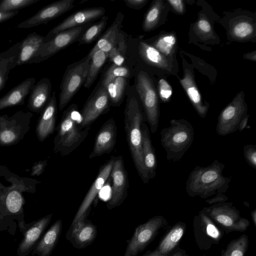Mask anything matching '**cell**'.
I'll return each instance as SVG.
<instances>
[{"mask_svg":"<svg viewBox=\"0 0 256 256\" xmlns=\"http://www.w3.org/2000/svg\"><path fill=\"white\" fill-rule=\"evenodd\" d=\"M170 256H189L186 252L178 246L174 250Z\"/></svg>","mask_w":256,"mask_h":256,"instance_id":"obj_52","label":"cell"},{"mask_svg":"<svg viewBox=\"0 0 256 256\" xmlns=\"http://www.w3.org/2000/svg\"><path fill=\"white\" fill-rule=\"evenodd\" d=\"M167 224L164 216H157L139 225L128 243L124 256H136L154 240L159 230Z\"/></svg>","mask_w":256,"mask_h":256,"instance_id":"obj_10","label":"cell"},{"mask_svg":"<svg viewBox=\"0 0 256 256\" xmlns=\"http://www.w3.org/2000/svg\"><path fill=\"white\" fill-rule=\"evenodd\" d=\"M19 10L12 12L0 11V24L14 18L16 16Z\"/></svg>","mask_w":256,"mask_h":256,"instance_id":"obj_48","label":"cell"},{"mask_svg":"<svg viewBox=\"0 0 256 256\" xmlns=\"http://www.w3.org/2000/svg\"><path fill=\"white\" fill-rule=\"evenodd\" d=\"M126 79L124 77H118L112 80L104 86L113 105L118 106L120 104L126 86Z\"/></svg>","mask_w":256,"mask_h":256,"instance_id":"obj_34","label":"cell"},{"mask_svg":"<svg viewBox=\"0 0 256 256\" xmlns=\"http://www.w3.org/2000/svg\"><path fill=\"white\" fill-rule=\"evenodd\" d=\"M40 182L21 177L6 166L0 165V231L14 236L16 227L21 232L26 224L24 193L34 194Z\"/></svg>","mask_w":256,"mask_h":256,"instance_id":"obj_1","label":"cell"},{"mask_svg":"<svg viewBox=\"0 0 256 256\" xmlns=\"http://www.w3.org/2000/svg\"><path fill=\"white\" fill-rule=\"evenodd\" d=\"M124 18V14L120 12H118L112 24L100 36L95 46L88 54L90 58L98 50H101L106 54H108L120 32Z\"/></svg>","mask_w":256,"mask_h":256,"instance_id":"obj_26","label":"cell"},{"mask_svg":"<svg viewBox=\"0 0 256 256\" xmlns=\"http://www.w3.org/2000/svg\"><path fill=\"white\" fill-rule=\"evenodd\" d=\"M105 12V8L102 7L90 8L76 11L52 28L44 36V42L61 32L82 26L102 18Z\"/></svg>","mask_w":256,"mask_h":256,"instance_id":"obj_16","label":"cell"},{"mask_svg":"<svg viewBox=\"0 0 256 256\" xmlns=\"http://www.w3.org/2000/svg\"><path fill=\"white\" fill-rule=\"evenodd\" d=\"M252 26L248 22H242L237 24L234 28V34L240 38L247 37L253 32Z\"/></svg>","mask_w":256,"mask_h":256,"instance_id":"obj_42","label":"cell"},{"mask_svg":"<svg viewBox=\"0 0 256 256\" xmlns=\"http://www.w3.org/2000/svg\"><path fill=\"white\" fill-rule=\"evenodd\" d=\"M116 138V126L113 118L108 120L100 129L89 158L108 154L114 149Z\"/></svg>","mask_w":256,"mask_h":256,"instance_id":"obj_21","label":"cell"},{"mask_svg":"<svg viewBox=\"0 0 256 256\" xmlns=\"http://www.w3.org/2000/svg\"><path fill=\"white\" fill-rule=\"evenodd\" d=\"M228 200V196L225 194L219 193L214 196L207 198L205 200V202L210 206L218 203H222L226 202Z\"/></svg>","mask_w":256,"mask_h":256,"instance_id":"obj_46","label":"cell"},{"mask_svg":"<svg viewBox=\"0 0 256 256\" xmlns=\"http://www.w3.org/2000/svg\"><path fill=\"white\" fill-rule=\"evenodd\" d=\"M40 0H2L0 1V11L19 10L34 4Z\"/></svg>","mask_w":256,"mask_h":256,"instance_id":"obj_39","label":"cell"},{"mask_svg":"<svg viewBox=\"0 0 256 256\" xmlns=\"http://www.w3.org/2000/svg\"><path fill=\"white\" fill-rule=\"evenodd\" d=\"M246 112L243 96L239 94L220 113L216 126L218 134L225 136L237 131Z\"/></svg>","mask_w":256,"mask_h":256,"instance_id":"obj_12","label":"cell"},{"mask_svg":"<svg viewBox=\"0 0 256 256\" xmlns=\"http://www.w3.org/2000/svg\"><path fill=\"white\" fill-rule=\"evenodd\" d=\"M108 18L104 16L100 20L90 27L79 39L80 44H88L94 41L105 28Z\"/></svg>","mask_w":256,"mask_h":256,"instance_id":"obj_37","label":"cell"},{"mask_svg":"<svg viewBox=\"0 0 256 256\" xmlns=\"http://www.w3.org/2000/svg\"><path fill=\"white\" fill-rule=\"evenodd\" d=\"M248 244V236L242 234L238 238L232 240L226 248L222 250L220 256H245Z\"/></svg>","mask_w":256,"mask_h":256,"instance_id":"obj_35","label":"cell"},{"mask_svg":"<svg viewBox=\"0 0 256 256\" xmlns=\"http://www.w3.org/2000/svg\"><path fill=\"white\" fill-rule=\"evenodd\" d=\"M198 26L200 30L204 32H208L211 30V26L210 22L206 20H200L198 23Z\"/></svg>","mask_w":256,"mask_h":256,"instance_id":"obj_50","label":"cell"},{"mask_svg":"<svg viewBox=\"0 0 256 256\" xmlns=\"http://www.w3.org/2000/svg\"><path fill=\"white\" fill-rule=\"evenodd\" d=\"M162 2L160 0L154 2L146 12L143 22V29L149 31L153 29L157 24L160 18Z\"/></svg>","mask_w":256,"mask_h":256,"instance_id":"obj_38","label":"cell"},{"mask_svg":"<svg viewBox=\"0 0 256 256\" xmlns=\"http://www.w3.org/2000/svg\"><path fill=\"white\" fill-rule=\"evenodd\" d=\"M112 180L111 194L106 206L109 210L120 206L127 196L128 180L122 156L114 157L110 173Z\"/></svg>","mask_w":256,"mask_h":256,"instance_id":"obj_14","label":"cell"},{"mask_svg":"<svg viewBox=\"0 0 256 256\" xmlns=\"http://www.w3.org/2000/svg\"><path fill=\"white\" fill-rule=\"evenodd\" d=\"M90 58L88 54L66 68L60 86L58 108L62 110L70 101L86 78Z\"/></svg>","mask_w":256,"mask_h":256,"instance_id":"obj_8","label":"cell"},{"mask_svg":"<svg viewBox=\"0 0 256 256\" xmlns=\"http://www.w3.org/2000/svg\"><path fill=\"white\" fill-rule=\"evenodd\" d=\"M52 214L46 216L30 224H26L21 231L23 238L16 250L18 256H28L50 222Z\"/></svg>","mask_w":256,"mask_h":256,"instance_id":"obj_19","label":"cell"},{"mask_svg":"<svg viewBox=\"0 0 256 256\" xmlns=\"http://www.w3.org/2000/svg\"><path fill=\"white\" fill-rule=\"evenodd\" d=\"M159 94L163 101H168L171 97L172 90L171 86L163 78L160 79L158 82Z\"/></svg>","mask_w":256,"mask_h":256,"instance_id":"obj_44","label":"cell"},{"mask_svg":"<svg viewBox=\"0 0 256 256\" xmlns=\"http://www.w3.org/2000/svg\"><path fill=\"white\" fill-rule=\"evenodd\" d=\"M180 82L198 115L201 118H204L208 106L203 104L201 96L196 86L191 72L188 70H186L184 76L180 80Z\"/></svg>","mask_w":256,"mask_h":256,"instance_id":"obj_31","label":"cell"},{"mask_svg":"<svg viewBox=\"0 0 256 256\" xmlns=\"http://www.w3.org/2000/svg\"><path fill=\"white\" fill-rule=\"evenodd\" d=\"M250 216L254 226H256V209H254L250 212Z\"/></svg>","mask_w":256,"mask_h":256,"instance_id":"obj_54","label":"cell"},{"mask_svg":"<svg viewBox=\"0 0 256 256\" xmlns=\"http://www.w3.org/2000/svg\"><path fill=\"white\" fill-rule=\"evenodd\" d=\"M168 2L177 12H183L184 4L182 0H170Z\"/></svg>","mask_w":256,"mask_h":256,"instance_id":"obj_49","label":"cell"},{"mask_svg":"<svg viewBox=\"0 0 256 256\" xmlns=\"http://www.w3.org/2000/svg\"><path fill=\"white\" fill-rule=\"evenodd\" d=\"M90 210L84 214L76 222L72 224L66 233V238L76 248H86L92 243L96 236V226L87 219Z\"/></svg>","mask_w":256,"mask_h":256,"instance_id":"obj_15","label":"cell"},{"mask_svg":"<svg viewBox=\"0 0 256 256\" xmlns=\"http://www.w3.org/2000/svg\"><path fill=\"white\" fill-rule=\"evenodd\" d=\"M20 42L0 53V91L5 86L10 70L16 66Z\"/></svg>","mask_w":256,"mask_h":256,"instance_id":"obj_30","label":"cell"},{"mask_svg":"<svg viewBox=\"0 0 256 256\" xmlns=\"http://www.w3.org/2000/svg\"><path fill=\"white\" fill-rule=\"evenodd\" d=\"M186 224L182 222L175 224L166 234L156 248L164 255L170 254L178 246L186 230Z\"/></svg>","mask_w":256,"mask_h":256,"instance_id":"obj_29","label":"cell"},{"mask_svg":"<svg viewBox=\"0 0 256 256\" xmlns=\"http://www.w3.org/2000/svg\"><path fill=\"white\" fill-rule=\"evenodd\" d=\"M168 127L160 132V142L166 152V159L176 162L182 159L193 143L194 130L184 119H172Z\"/></svg>","mask_w":256,"mask_h":256,"instance_id":"obj_5","label":"cell"},{"mask_svg":"<svg viewBox=\"0 0 256 256\" xmlns=\"http://www.w3.org/2000/svg\"><path fill=\"white\" fill-rule=\"evenodd\" d=\"M130 73L128 68L113 64L105 72L101 85L104 86L112 80L118 77L127 78Z\"/></svg>","mask_w":256,"mask_h":256,"instance_id":"obj_40","label":"cell"},{"mask_svg":"<svg viewBox=\"0 0 256 256\" xmlns=\"http://www.w3.org/2000/svg\"><path fill=\"white\" fill-rule=\"evenodd\" d=\"M75 0H60L52 2L40 10L36 14L18 24L17 28H29L46 24L62 14L72 10Z\"/></svg>","mask_w":256,"mask_h":256,"instance_id":"obj_17","label":"cell"},{"mask_svg":"<svg viewBox=\"0 0 256 256\" xmlns=\"http://www.w3.org/2000/svg\"><path fill=\"white\" fill-rule=\"evenodd\" d=\"M124 115L126 140L132 159L142 182L147 184L150 179L144 165L142 152V125L144 116L135 97H128Z\"/></svg>","mask_w":256,"mask_h":256,"instance_id":"obj_3","label":"cell"},{"mask_svg":"<svg viewBox=\"0 0 256 256\" xmlns=\"http://www.w3.org/2000/svg\"><path fill=\"white\" fill-rule=\"evenodd\" d=\"M114 159V157L112 156L100 169L96 180L84 198L72 224L76 222L84 214L90 210L92 203L110 177Z\"/></svg>","mask_w":256,"mask_h":256,"instance_id":"obj_20","label":"cell"},{"mask_svg":"<svg viewBox=\"0 0 256 256\" xmlns=\"http://www.w3.org/2000/svg\"><path fill=\"white\" fill-rule=\"evenodd\" d=\"M47 164V160H40L34 163L31 168L30 176H40L41 175L44 171Z\"/></svg>","mask_w":256,"mask_h":256,"instance_id":"obj_45","label":"cell"},{"mask_svg":"<svg viewBox=\"0 0 256 256\" xmlns=\"http://www.w3.org/2000/svg\"><path fill=\"white\" fill-rule=\"evenodd\" d=\"M138 51L141 58L148 64L170 70V64L166 58L155 48L140 41Z\"/></svg>","mask_w":256,"mask_h":256,"instance_id":"obj_32","label":"cell"},{"mask_svg":"<svg viewBox=\"0 0 256 256\" xmlns=\"http://www.w3.org/2000/svg\"><path fill=\"white\" fill-rule=\"evenodd\" d=\"M225 166L217 160L206 166H196L186 180L187 194L190 197L207 199L219 193L225 194L231 182L230 178L222 174Z\"/></svg>","mask_w":256,"mask_h":256,"instance_id":"obj_2","label":"cell"},{"mask_svg":"<svg viewBox=\"0 0 256 256\" xmlns=\"http://www.w3.org/2000/svg\"><path fill=\"white\" fill-rule=\"evenodd\" d=\"M136 90L142 104L150 131L154 134L158 130L159 123L158 98L151 79L143 71H140L138 75Z\"/></svg>","mask_w":256,"mask_h":256,"instance_id":"obj_9","label":"cell"},{"mask_svg":"<svg viewBox=\"0 0 256 256\" xmlns=\"http://www.w3.org/2000/svg\"><path fill=\"white\" fill-rule=\"evenodd\" d=\"M82 30V26H80L58 33L41 46L38 51L28 64L42 62L66 48L78 39Z\"/></svg>","mask_w":256,"mask_h":256,"instance_id":"obj_13","label":"cell"},{"mask_svg":"<svg viewBox=\"0 0 256 256\" xmlns=\"http://www.w3.org/2000/svg\"><path fill=\"white\" fill-rule=\"evenodd\" d=\"M36 78H28L8 91L0 98V110L6 108L22 105L36 84Z\"/></svg>","mask_w":256,"mask_h":256,"instance_id":"obj_24","label":"cell"},{"mask_svg":"<svg viewBox=\"0 0 256 256\" xmlns=\"http://www.w3.org/2000/svg\"><path fill=\"white\" fill-rule=\"evenodd\" d=\"M126 48L124 38L123 34L120 32L114 46L107 54L108 58L114 64L121 66L124 60Z\"/></svg>","mask_w":256,"mask_h":256,"instance_id":"obj_36","label":"cell"},{"mask_svg":"<svg viewBox=\"0 0 256 256\" xmlns=\"http://www.w3.org/2000/svg\"><path fill=\"white\" fill-rule=\"evenodd\" d=\"M244 156L250 166L256 170V146L254 144L244 145L243 149Z\"/></svg>","mask_w":256,"mask_h":256,"instance_id":"obj_43","label":"cell"},{"mask_svg":"<svg viewBox=\"0 0 256 256\" xmlns=\"http://www.w3.org/2000/svg\"><path fill=\"white\" fill-rule=\"evenodd\" d=\"M107 58L106 54L101 50L96 51L91 56L86 78L84 84V88H88L92 86Z\"/></svg>","mask_w":256,"mask_h":256,"instance_id":"obj_33","label":"cell"},{"mask_svg":"<svg viewBox=\"0 0 256 256\" xmlns=\"http://www.w3.org/2000/svg\"><path fill=\"white\" fill-rule=\"evenodd\" d=\"M224 232H244L250 221L240 216V212L230 202H224L204 207L202 210Z\"/></svg>","mask_w":256,"mask_h":256,"instance_id":"obj_6","label":"cell"},{"mask_svg":"<svg viewBox=\"0 0 256 256\" xmlns=\"http://www.w3.org/2000/svg\"><path fill=\"white\" fill-rule=\"evenodd\" d=\"M44 36L36 32L28 34L20 42L16 66L28 64L44 44Z\"/></svg>","mask_w":256,"mask_h":256,"instance_id":"obj_27","label":"cell"},{"mask_svg":"<svg viewBox=\"0 0 256 256\" xmlns=\"http://www.w3.org/2000/svg\"><path fill=\"white\" fill-rule=\"evenodd\" d=\"M32 116V112L24 110L0 116V146H14L22 140L30 128Z\"/></svg>","mask_w":256,"mask_h":256,"instance_id":"obj_7","label":"cell"},{"mask_svg":"<svg viewBox=\"0 0 256 256\" xmlns=\"http://www.w3.org/2000/svg\"><path fill=\"white\" fill-rule=\"evenodd\" d=\"M142 256H169V255L162 254L156 248L154 250L148 252Z\"/></svg>","mask_w":256,"mask_h":256,"instance_id":"obj_53","label":"cell"},{"mask_svg":"<svg viewBox=\"0 0 256 256\" xmlns=\"http://www.w3.org/2000/svg\"><path fill=\"white\" fill-rule=\"evenodd\" d=\"M176 42V38L173 35H166L160 37L155 44V48L160 52L166 55L170 54Z\"/></svg>","mask_w":256,"mask_h":256,"instance_id":"obj_41","label":"cell"},{"mask_svg":"<svg viewBox=\"0 0 256 256\" xmlns=\"http://www.w3.org/2000/svg\"><path fill=\"white\" fill-rule=\"evenodd\" d=\"M62 222L58 220L44 234L38 242L35 245L32 254L38 256H50L56 247L62 230Z\"/></svg>","mask_w":256,"mask_h":256,"instance_id":"obj_25","label":"cell"},{"mask_svg":"<svg viewBox=\"0 0 256 256\" xmlns=\"http://www.w3.org/2000/svg\"><path fill=\"white\" fill-rule=\"evenodd\" d=\"M124 2L128 7L138 10L146 3L147 0H124Z\"/></svg>","mask_w":256,"mask_h":256,"instance_id":"obj_47","label":"cell"},{"mask_svg":"<svg viewBox=\"0 0 256 256\" xmlns=\"http://www.w3.org/2000/svg\"><path fill=\"white\" fill-rule=\"evenodd\" d=\"M248 118L249 116L246 115L241 120L238 130L242 132L245 128H248Z\"/></svg>","mask_w":256,"mask_h":256,"instance_id":"obj_51","label":"cell"},{"mask_svg":"<svg viewBox=\"0 0 256 256\" xmlns=\"http://www.w3.org/2000/svg\"><path fill=\"white\" fill-rule=\"evenodd\" d=\"M193 230L196 244L202 250H208L218 244L224 234L202 210L194 217Z\"/></svg>","mask_w":256,"mask_h":256,"instance_id":"obj_11","label":"cell"},{"mask_svg":"<svg viewBox=\"0 0 256 256\" xmlns=\"http://www.w3.org/2000/svg\"><path fill=\"white\" fill-rule=\"evenodd\" d=\"M110 98L106 88L102 85L85 103L81 112V129L90 126L108 108Z\"/></svg>","mask_w":256,"mask_h":256,"instance_id":"obj_18","label":"cell"},{"mask_svg":"<svg viewBox=\"0 0 256 256\" xmlns=\"http://www.w3.org/2000/svg\"><path fill=\"white\" fill-rule=\"evenodd\" d=\"M52 84L49 78H44L38 80L31 90L27 108L30 112L40 113L51 96Z\"/></svg>","mask_w":256,"mask_h":256,"instance_id":"obj_23","label":"cell"},{"mask_svg":"<svg viewBox=\"0 0 256 256\" xmlns=\"http://www.w3.org/2000/svg\"><path fill=\"white\" fill-rule=\"evenodd\" d=\"M80 114L76 104H72L63 113L57 126V134L54 140V151L62 156L68 155L86 138L90 126L81 129Z\"/></svg>","mask_w":256,"mask_h":256,"instance_id":"obj_4","label":"cell"},{"mask_svg":"<svg viewBox=\"0 0 256 256\" xmlns=\"http://www.w3.org/2000/svg\"><path fill=\"white\" fill-rule=\"evenodd\" d=\"M142 134L144 163L148 178L152 179L156 176L157 160L154 148L150 140L148 127L144 122L142 125Z\"/></svg>","mask_w":256,"mask_h":256,"instance_id":"obj_28","label":"cell"},{"mask_svg":"<svg viewBox=\"0 0 256 256\" xmlns=\"http://www.w3.org/2000/svg\"><path fill=\"white\" fill-rule=\"evenodd\" d=\"M40 114L35 131L38 140L42 142L54 132L56 128L57 104L54 92Z\"/></svg>","mask_w":256,"mask_h":256,"instance_id":"obj_22","label":"cell"}]
</instances>
